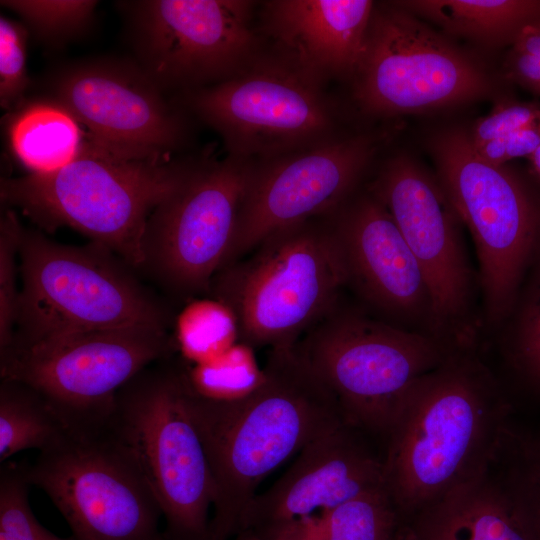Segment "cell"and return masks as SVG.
<instances>
[{
	"label": "cell",
	"instance_id": "cell-1",
	"mask_svg": "<svg viewBox=\"0 0 540 540\" xmlns=\"http://www.w3.org/2000/svg\"><path fill=\"white\" fill-rule=\"evenodd\" d=\"M263 372L256 389L228 402L204 399L186 381L189 411L216 487L210 540L235 537L261 481L344 421L335 397L294 346L270 349Z\"/></svg>",
	"mask_w": 540,
	"mask_h": 540
},
{
	"label": "cell",
	"instance_id": "cell-2",
	"mask_svg": "<svg viewBox=\"0 0 540 540\" xmlns=\"http://www.w3.org/2000/svg\"><path fill=\"white\" fill-rule=\"evenodd\" d=\"M509 405L469 351H452L416 379L386 437L384 485L405 523L485 472Z\"/></svg>",
	"mask_w": 540,
	"mask_h": 540
},
{
	"label": "cell",
	"instance_id": "cell-3",
	"mask_svg": "<svg viewBox=\"0 0 540 540\" xmlns=\"http://www.w3.org/2000/svg\"><path fill=\"white\" fill-rule=\"evenodd\" d=\"M197 162L134 160L97 148L51 173L2 179L1 203L43 231L70 227L140 269L149 216Z\"/></svg>",
	"mask_w": 540,
	"mask_h": 540
},
{
	"label": "cell",
	"instance_id": "cell-4",
	"mask_svg": "<svg viewBox=\"0 0 540 540\" xmlns=\"http://www.w3.org/2000/svg\"><path fill=\"white\" fill-rule=\"evenodd\" d=\"M346 273L328 217L266 237L213 277L209 296L233 314L238 341L292 348L339 305Z\"/></svg>",
	"mask_w": 540,
	"mask_h": 540
},
{
	"label": "cell",
	"instance_id": "cell-5",
	"mask_svg": "<svg viewBox=\"0 0 540 540\" xmlns=\"http://www.w3.org/2000/svg\"><path fill=\"white\" fill-rule=\"evenodd\" d=\"M134 270L98 243L62 244L24 227L18 318L9 346L132 326L167 330L171 321L167 306Z\"/></svg>",
	"mask_w": 540,
	"mask_h": 540
},
{
	"label": "cell",
	"instance_id": "cell-6",
	"mask_svg": "<svg viewBox=\"0 0 540 540\" xmlns=\"http://www.w3.org/2000/svg\"><path fill=\"white\" fill-rule=\"evenodd\" d=\"M104 427L156 498L166 540H210L216 487L189 411L183 364L141 371L118 392Z\"/></svg>",
	"mask_w": 540,
	"mask_h": 540
},
{
	"label": "cell",
	"instance_id": "cell-7",
	"mask_svg": "<svg viewBox=\"0 0 540 540\" xmlns=\"http://www.w3.org/2000/svg\"><path fill=\"white\" fill-rule=\"evenodd\" d=\"M294 349L335 397L346 423L385 439L409 387L452 352L432 336L340 304Z\"/></svg>",
	"mask_w": 540,
	"mask_h": 540
},
{
	"label": "cell",
	"instance_id": "cell-8",
	"mask_svg": "<svg viewBox=\"0 0 540 540\" xmlns=\"http://www.w3.org/2000/svg\"><path fill=\"white\" fill-rule=\"evenodd\" d=\"M180 94V106L218 132L234 157L269 160L338 136L323 84L276 52L260 54L225 81Z\"/></svg>",
	"mask_w": 540,
	"mask_h": 540
},
{
	"label": "cell",
	"instance_id": "cell-9",
	"mask_svg": "<svg viewBox=\"0 0 540 540\" xmlns=\"http://www.w3.org/2000/svg\"><path fill=\"white\" fill-rule=\"evenodd\" d=\"M430 149L438 182L474 240L487 316L499 321L510 309L538 243L540 208L505 165L478 155L464 129L440 131Z\"/></svg>",
	"mask_w": 540,
	"mask_h": 540
},
{
	"label": "cell",
	"instance_id": "cell-10",
	"mask_svg": "<svg viewBox=\"0 0 540 540\" xmlns=\"http://www.w3.org/2000/svg\"><path fill=\"white\" fill-rule=\"evenodd\" d=\"M173 349L167 330L153 327L70 333L7 347L0 352V375L40 392L70 430H97L118 392Z\"/></svg>",
	"mask_w": 540,
	"mask_h": 540
},
{
	"label": "cell",
	"instance_id": "cell-11",
	"mask_svg": "<svg viewBox=\"0 0 540 540\" xmlns=\"http://www.w3.org/2000/svg\"><path fill=\"white\" fill-rule=\"evenodd\" d=\"M77 540H166L161 509L128 452L105 428L72 430L25 465Z\"/></svg>",
	"mask_w": 540,
	"mask_h": 540
},
{
	"label": "cell",
	"instance_id": "cell-12",
	"mask_svg": "<svg viewBox=\"0 0 540 540\" xmlns=\"http://www.w3.org/2000/svg\"><path fill=\"white\" fill-rule=\"evenodd\" d=\"M255 163L231 155L198 160L149 216L140 269L171 295L188 301L209 295L226 263Z\"/></svg>",
	"mask_w": 540,
	"mask_h": 540
},
{
	"label": "cell",
	"instance_id": "cell-13",
	"mask_svg": "<svg viewBox=\"0 0 540 540\" xmlns=\"http://www.w3.org/2000/svg\"><path fill=\"white\" fill-rule=\"evenodd\" d=\"M353 80L360 108L380 116L457 105L493 89L484 68L394 2L374 8Z\"/></svg>",
	"mask_w": 540,
	"mask_h": 540
},
{
	"label": "cell",
	"instance_id": "cell-14",
	"mask_svg": "<svg viewBox=\"0 0 540 540\" xmlns=\"http://www.w3.org/2000/svg\"><path fill=\"white\" fill-rule=\"evenodd\" d=\"M125 12L135 62L165 93L225 81L259 55L247 0L118 2Z\"/></svg>",
	"mask_w": 540,
	"mask_h": 540
},
{
	"label": "cell",
	"instance_id": "cell-15",
	"mask_svg": "<svg viewBox=\"0 0 540 540\" xmlns=\"http://www.w3.org/2000/svg\"><path fill=\"white\" fill-rule=\"evenodd\" d=\"M368 191L387 209L415 257L429 296L433 338L451 351L474 340L471 271L456 216L439 182L407 156L388 160Z\"/></svg>",
	"mask_w": 540,
	"mask_h": 540
},
{
	"label": "cell",
	"instance_id": "cell-16",
	"mask_svg": "<svg viewBox=\"0 0 540 540\" xmlns=\"http://www.w3.org/2000/svg\"><path fill=\"white\" fill-rule=\"evenodd\" d=\"M48 96L61 102L111 153L134 160H169L188 140L179 105L135 62L101 58L54 72Z\"/></svg>",
	"mask_w": 540,
	"mask_h": 540
},
{
	"label": "cell",
	"instance_id": "cell-17",
	"mask_svg": "<svg viewBox=\"0 0 540 540\" xmlns=\"http://www.w3.org/2000/svg\"><path fill=\"white\" fill-rule=\"evenodd\" d=\"M376 149L372 136H337L256 162L224 267L276 231L336 212L350 199Z\"/></svg>",
	"mask_w": 540,
	"mask_h": 540
},
{
	"label": "cell",
	"instance_id": "cell-18",
	"mask_svg": "<svg viewBox=\"0 0 540 540\" xmlns=\"http://www.w3.org/2000/svg\"><path fill=\"white\" fill-rule=\"evenodd\" d=\"M365 434L341 421L309 442L287 472L254 497L241 531L265 536L384 484L383 458L371 450Z\"/></svg>",
	"mask_w": 540,
	"mask_h": 540
},
{
	"label": "cell",
	"instance_id": "cell-19",
	"mask_svg": "<svg viewBox=\"0 0 540 540\" xmlns=\"http://www.w3.org/2000/svg\"><path fill=\"white\" fill-rule=\"evenodd\" d=\"M350 285L391 318H429L430 296L409 246L393 218L369 191L328 216Z\"/></svg>",
	"mask_w": 540,
	"mask_h": 540
},
{
	"label": "cell",
	"instance_id": "cell-20",
	"mask_svg": "<svg viewBox=\"0 0 540 540\" xmlns=\"http://www.w3.org/2000/svg\"><path fill=\"white\" fill-rule=\"evenodd\" d=\"M374 8L369 0H272L261 24L277 54L324 85L354 77Z\"/></svg>",
	"mask_w": 540,
	"mask_h": 540
},
{
	"label": "cell",
	"instance_id": "cell-21",
	"mask_svg": "<svg viewBox=\"0 0 540 540\" xmlns=\"http://www.w3.org/2000/svg\"><path fill=\"white\" fill-rule=\"evenodd\" d=\"M402 540H534L486 470L403 525Z\"/></svg>",
	"mask_w": 540,
	"mask_h": 540
},
{
	"label": "cell",
	"instance_id": "cell-22",
	"mask_svg": "<svg viewBox=\"0 0 540 540\" xmlns=\"http://www.w3.org/2000/svg\"><path fill=\"white\" fill-rule=\"evenodd\" d=\"M6 132L11 153L27 175L54 172L102 148L68 108L48 95L24 99L12 109Z\"/></svg>",
	"mask_w": 540,
	"mask_h": 540
},
{
	"label": "cell",
	"instance_id": "cell-23",
	"mask_svg": "<svg viewBox=\"0 0 540 540\" xmlns=\"http://www.w3.org/2000/svg\"><path fill=\"white\" fill-rule=\"evenodd\" d=\"M446 32L488 47L513 44L521 31L540 24V0H418L394 2Z\"/></svg>",
	"mask_w": 540,
	"mask_h": 540
},
{
	"label": "cell",
	"instance_id": "cell-24",
	"mask_svg": "<svg viewBox=\"0 0 540 540\" xmlns=\"http://www.w3.org/2000/svg\"><path fill=\"white\" fill-rule=\"evenodd\" d=\"M70 429L49 401L31 386L10 379L0 384V462L24 450L39 452L63 441Z\"/></svg>",
	"mask_w": 540,
	"mask_h": 540
},
{
	"label": "cell",
	"instance_id": "cell-25",
	"mask_svg": "<svg viewBox=\"0 0 540 540\" xmlns=\"http://www.w3.org/2000/svg\"><path fill=\"white\" fill-rule=\"evenodd\" d=\"M534 540H540V432L504 427L487 468Z\"/></svg>",
	"mask_w": 540,
	"mask_h": 540
},
{
	"label": "cell",
	"instance_id": "cell-26",
	"mask_svg": "<svg viewBox=\"0 0 540 540\" xmlns=\"http://www.w3.org/2000/svg\"><path fill=\"white\" fill-rule=\"evenodd\" d=\"M320 515L321 540H402L404 523L384 484Z\"/></svg>",
	"mask_w": 540,
	"mask_h": 540
},
{
	"label": "cell",
	"instance_id": "cell-27",
	"mask_svg": "<svg viewBox=\"0 0 540 540\" xmlns=\"http://www.w3.org/2000/svg\"><path fill=\"white\" fill-rule=\"evenodd\" d=\"M173 342L186 364L212 361L239 342L234 316L212 297L189 300L175 318Z\"/></svg>",
	"mask_w": 540,
	"mask_h": 540
},
{
	"label": "cell",
	"instance_id": "cell-28",
	"mask_svg": "<svg viewBox=\"0 0 540 540\" xmlns=\"http://www.w3.org/2000/svg\"><path fill=\"white\" fill-rule=\"evenodd\" d=\"M184 375L191 390L198 396L217 402L242 398L262 382L253 348L236 343L225 353L207 363L183 364Z\"/></svg>",
	"mask_w": 540,
	"mask_h": 540
},
{
	"label": "cell",
	"instance_id": "cell-29",
	"mask_svg": "<svg viewBox=\"0 0 540 540\" xmlns=\"http://www.w3.org/2000/svg\"><path fill=\"white\" fill-rule=\"evenodd\" d=\"M97 1L91 0H5L1 5L23 20L44 44L61 46L81 36L94 20Z\"/></svg>",
	"mask_w": 540,
	"mask_h": 540
},
{
	"label": "cell",
	"instance_id": "cell-30",
	"mask_svg": "<svg viewBox=\"0 0 540 540\" xmlns=\"http://www.w3.org/2000/svg\"><path fill=\"white\" fill-rule=\"evenodd\" d=\"M25 465L5 464L0 472V540H77L61 538L43 527L28 501Z\"/></svg>",
	"mask_w": 540,
	"mask_h": 540
},
{
	"label": "cell",
	"instance_id": "cell-31",
	"mask_svg": "<svg viewBox=\"0 0 540 540\" xmlns=\"http://www.w3.org/2000/svg\"><path fill=\"white\" fill-rule=\"evenodd\" d=\"M4 207V206H3ZM24 226L16 211L2 209L0 218V351L11 343L19 309V249Z\"/></svg>",
	"mask_w": 540,
	"mask_h": 540
},
{
	"label": "cell",
	"instance_id": "cell-32",
	"mask_svg": "<svg viewBox=\"0 0 540 540\" xmlns=\"http://www.w3.org/2000/svg\"><path fill=\"white\" fill-rule=\"evenodd\" d=\"M27 27L6 16L0 17V105L11 111L25 99L27 75Z\"/></svg>",
	"mask_w": 540,
	"mask_h": 540
},
{
	"label": "cell",
	"instance_id": "cell-33",
	"mask_svg": "<svg viewBox=\"0 0 540 540\" xmlns=\"http://www.w3.org/2000/svg\"><path fill=\"white\" fill-rule=\"evenodd\" d=\"M540 117V105L535 102L508 101L498 104L480 118L469 132L474 145L505 138Z\"/></svg>",
	"mask_w": 540,
	"mask_h": 540
},
{
	"label": "cell",
	"instance_id": "cell-34",
	"mask_svg": "<svg viewBox=\"0 0 540 540\" xmlns=\"http://www.w3.org/2000/svg\"><path fill=\"white\" fill-rule=\"evenodd\" d=\"M508 77L540 96V24L524 28L506 60Z\"/></svg>",
	"mask_w": 540,
	"mask_h": 540
},
{
	"label": "cell",
	"instance_id": "cell-35",
	"mask_svg": "<svg viewBox=\"0 0 540 540\" xmlns=\"http://www.w3.org/2000/svg\"><path fill=\"white\" fill-rule=\"evenodd\" d=\"M473 146L482 159L497 166L515 158H529L540 147V117L505 138Z\"/></svg>",
	"mask_w": 540,
	"mask_h": 540
},
{
	"label": "cell",
	"instance_id": "cell-36",
	"mask_svg": "<svg viewBox=\"0 0 540 540\" xmlns=\"http://www.w3.org/2000/svg\"><path fill=\"white\" fill-rule=\"evenodd\" d=\"M529 160L535 174L540 179V147L529 157Z\"/></svg>",
	"mask_w": 540,
	"mask_h": 540
},
{
	"label": "cell",
	"instance_id": "cell-37",
	"mask_svg": "<svg viewBox=\"0 0 540 540\" xmlns=\"http://www.w3.org/2000/svg\"><path fill=\"white\" fill-rule=\"evenodd\" d=\"M231 540H267L264 539L250 531L243 530L239 532L235 537H233Z\"/></svg>",
	"mask_w": 540,
	"mask_h": 540
},
{
	"label": "cell",
	"instance_id": "cell-38",
	"mask_svg": "<svg viewBox=\"0 0 540 540\" xmlns=\"http://www.w3.org/2000/svg\"><path fill=\"white\" fill-rule=\"evenodd\" d=\"M537 297H539V298H540V288H539V291H538Z\"/></svg>",
	"mask_w": 540,
	"mask_h": 540
}]
</instances>
